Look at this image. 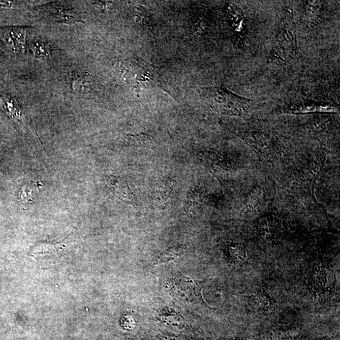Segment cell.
Returning <instances> with one entry per match:
<instances>
[{
  "mask_svg": "<svg viewBox=\"0 0 340 340\" xmlns=\"http://www.w3.org/2000/svg\"><path fill=\"white\" fill-rule=\"evenodd\" d=\"M119 78L134 87H158L166 91L163 78L155 67L137 58L122 61Z\"/></svg>",
  "mask_w": 340,
  "mask_h": 340,
  "instance_id": "obj_1",
  "label": "cell"
},
{
  "mask_svg": "<svg viewBox=\"0 0 340 340\" xmlns=\"http://www.w3.org/2000/svg\"><path fill=\"white\" fill-rule=\"evenodd\" d=\"M161 280L164 289L177 300L186 303L201 299V283L185 276L175 268L166 270Z\"/></svg>",
  "mask_w": 340,
  "mask_h": 340,
  "instance_id": "obj_2",
  "label": "cell"
},
{
  "mask_svg": "<svg viewBox=\"0 0 340 340\" xmlns=\"http://www.w3.org/2000/svg\"><path fill=\"white\" fill-rule=\"evenodd\" d=\"M202 96L211 107L220 112L238 113L247 109L251 102L248 98L232 93L223 85L205 88Z\"/></svg>",
  "mask_w": 340,
  "mask_h": 340,
  "instance_id": "obj_3",
  "label": "cell"
},
{
  "mask_svg": "<svg viewBox=\"0 0 340 340\" xmlns=\"http://www.w3.org/2000/svg\"><path fill=\"white\" fill-rule=\"evenodd\" d=\"M278 49L276 52L285 56L296 53L297 38L293 15L287 14L281 20L278 35Z\"/></svg>",
  "mask_w": 340,
  "mask_h": 340,
  "instance_id": "obj_4",
  "label": "cell"
},
{
  "mask_svg": "<svg viewBox=\"0 0 340 340\" xmlns=\"http://www.w3.org/2000/svg\"><path fill=\"white\" fill-rule=\"evenodd\" d=\"M174 182L170 179H162L155 182L152 190L153 199L157 203L163 204L173 194Z\"/></svg>",
  "mask_w": 340,
  "mask_h": 340,
  "instance_id": "obj_5",
  "label": "cell"
},
{
  "mask_svg": "<svg viewBox=\"0 0 340 340\" xmlns=\"http://www.w3.org/2000/svg\"><path fill=\"white\" fill-rule=\"evenodd\" d=\"M227 17L235 31H242L245 15L242 8L235 4H230L227 9Z\"/></svg>",
  "mask_w": 340,
  "mask_h": 340,
  "instance_id": "obj_6",
  "label": "cell"
},
{
  "mask_svg": "<svg viewBox=\"0 0 340 340\" xmlns=\"http://www.w3.org/2000/svg\"><path fill=\"white\" fill-rule=\"evenodd\" d=\"M93 81L89 75L80 76L73 82V89L79 94L89 93L92 89Z\"/></svg>",
  "mask_w": 340,
  "mask_h": 340,
  "instance_id": "obj_7",
  "label": "cell"
},
{
  "mask_svg": "<svg viewBox=\"0 0 340 340\" xmlns=\"http://www.w3.org/2000/svg\"><path fill=\"white\" fill-rule=\"evenodd\" d=\"M320 1H308L306 8V17L309 22H313L317 19L321 7Z\"/></svg>",
  "mask_w": 340,
  "mask_h": 340,
  "instance_id": "obj_8",
  "label": "cell"
}]
</instances>
